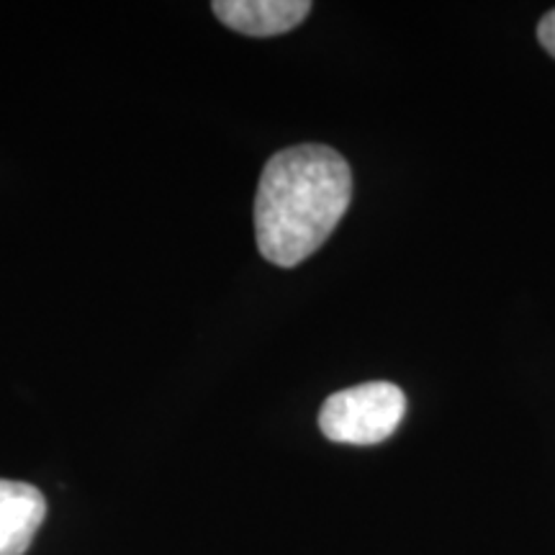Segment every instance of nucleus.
Listing matches in <instances>:
<instances>
[{"label": "nucleus", "mask_w": 555, "mask_h": 555, "mask_svg": "<svg viewBox=\"0 0 555 555\" xmlns=\"http://www.w3.org/2000/svg\"><path fill=\"white\" fill-rule=\"evenodd\" d=\"M352 201L350 165L324 144L275 152L255 198L258 249L278 268H296L317 253Z\"/></svg>", "instance_id": "1"}, {"label": "nucleus", "mask_w": 555, "mask_h": 555, "mask_svg": "<svg viewBox=\"0 0 555 555\" xmlns=\"http://www.w3.org/2000/svg\"><path fill=\"white\" fill-rule=\"evenodd\" d=\"M404 414V391L388 380H371L332 393L319 412V429L339 446H378L397 433Z\"/></svg>", "instance_id": "2"}, {"label": "nucleus", "mask_w": 555, "mask_h": 555, "mask_svg": "<svg viewBox=\"0 0 555 555\" xmlns=\"http://www.w3.org/2000/svg\"><path fill=\"white\" fill-rule=\"evenodd\" d=\"M221 24L245 37H278L309 16V0H217L211 5Z\"/></svg>", "instance_id": "3"}, {"label": "nucleus", "mask_w": 555, "mask_h": 555, "mask_svg": "<svg viewBox=\"0 0 555 555\" xmlns=\"http://www.w3.org/2000/svg\"><path fill=\"white\" fill-rule=\"evenodd\" d=\"M47 517L37 486L0 478V555H24Z\"/></svg>", "instance_id": "4"}, {"label": "nucleus", "mask_w": 555, "mask_h": 555, "mask_svg": "<svg viewBox=\"0 0 555 555\" xmlns=\"http://www.w3.org/2000/svg\"><path fill=\"white\" fill-rule=\"evenodd\" d=\"M538 39H540V44L545 47V52L555 60V9L547 11L545 16H543V21H540Z\"/></svg>", "instance_id": "5"}]
</instances>
